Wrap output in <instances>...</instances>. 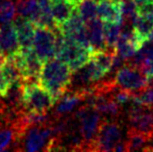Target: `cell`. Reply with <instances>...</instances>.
<instances>
[{
	"instance_id": "4fadbf2b",
	"label": "cell",
	"mask_w": 153,
	"mask_h": 152,
	"mask_svg": "<svg viewBox=\"0 0 153 152\" xmlns=\"http://www.w3.org/2000/svg\"><path fill=\"white\" fill-rule=\"evenodd\" d=\"M21 119L16 123L3 121L0 122V152L10 150V149L14 150L19 134L23 130Z\"/></svg>"
},
{
	"instance_id": "30bf717a",
	"label": "cell",
	"mask_w": 153,
	"mask_h": 152,
	"mask_svg": "<svg viewBox=\"0 0 153 152\" xmlns=\"http://www.w3.org/2000/svg\"><path fill=\"white\" fill-rule=\"evenodd\" d=\"M87 91H75V90H68L56 100L53 106L52 115L55 117L67 116L73 112L76 108H79L80 104L85 103L88 96Z\"/></svg>"
},
{
	"instance_id": "8992f818",
	"label": "cell",
	"mask_w": 153,
	"mask_h": 152,
	"mask_svg": "<svg viewBox=\"0 0 153 152\" xmlns=\"http://www.w3.org/2000/svg\"><path fill=\"white\" fill-rule=\"evenodd\" d=\"M123 120L103 118L99 126L94 146L95 151H114L123 141Z\"/></svg>"
},
{
	"instance_id": "ba28073f",
	"label": "cell",
	"mask_w": 153,
	"mask_h": 152,
	"mask_svg": "<svg viewBox=\"0 0 153 152\" xmlns=\"http://www.w3.org/2000/svg\"><path fill=\"white\" fill-rule=\"evenodd\" d=\"M59 29L46 26H36L32 43V50L42 63L55 57L56 33Z\"/></svg>"
},
{
	"instance_id": "6da1fadb",
	"label": "cell",
	"mask_w": 153,
	"mask_h": 152,
	"mask_svg": "<svg viewBox=\"0 0 153 152\" xmlns=\"http://www.w3.org/2000/svg\"><path fill=\"white\" fill-rule=\"evenodd\" d=\"M72 73V70L66 63L53 57L43 63L39 82L52 95L56 102L62 94L69 90Z\"/></svg>"
},
{
	"instance_id": "ffe728a7",
	"label": "cell",
	"mask_w": 153,
	"mask_h": 152,
	"mask_svg": "<svg viewBox=\"0 0 153 152\" xmlns=\"http://www.w3.org/2000/svg\"><path fill=\"white\" fill-rule=\"evenodd\" d=\"M0 71L10 83L19 80L23 81L21 70L14 56L5 57L3 64L0 67Z\"/></svg>"
},
{
	"instance_id": "4316f807",
	"label": "cell",
	"mask_w": 153,
	"mask_h": 152,
	"mask_svg": "<svg viewBox=\"0 0 153 152\" xmlns=\"http://www.w3.org/2000/svg\"><path fill=\"white\" fill-rule=\"evenodd\" d=\"M150 136H151V147H152V151H153V130L150 133Z\"/></svg>"
},
{
	"instance_id": "9c48e42d",
	"label": "cell",
	"mask_w": 153,
	"mask_h": 152,
	"mask_svg": "<svg viewBox=\"0 0 153 152\" xmlns=\"http://www.w3.org/2000/svg\"><path fill=\"white\" fill-rule=\"evenodd\" d=\"M128 129L151 133L153 130V108L152 106L134 104L125 110Z\"/></svg>"
},
{
	"instance_id": "7c38bea8",
	"label": "cell",
	"mask_w": 153,
	"mask_h": 152,
	"mask_svg": "<svg viewBox=\"0 0 153 152\" xmlns=\"http://www.w3.org/2000/svg\"><path fill=\"white\" fill-rule=\"evenodd\" d=\"M20 51L18 38L12 22L2 24L0 27V52L5 57L15 56Z\"/></svg>"
},
{
	"instance_id": "f546056e",
	"label": "cell",
	"mask_w": 153,
	"mask_h": 152,
	"mask_svg": "<svg viewBox=\"0 0 153 152\" xmlns=\"http://www.w3.org/2000/svg\"><path fill=\"white\" fill-rule=\"evenodd\" d=\"M3 2V0H0V5H1V3Z\"/></svg>"
},
{
	"instance_id": "2e32d148",
	"label": "cell",
	"mask_w": 153,
	"mask_h": 152,
	"mask_svg": "<svg viewBox=\"0 0 153 152\" xmlns=\"http://www.w3.org/2000/svg\"><path fill=\"white\" fill-rule=\"evenodd\" d=\"M124 141L126 151H152L150 133H145V132L127 128L126 138L124 139Z\"/></svg>"
},
{
	"instance_id": "277c9868",
	"label": "cell",
	"mask_w": 153,
	"mask_h": 152,
	"mask_svg": "<svg viewBox=\"0 0 153 152\" xmlns=\"http://www.w3.org/2000/svg\"><path fill=\"white\" fill-rule=\"evenodd\" d=\"M73 117L78 123L79 131L85 142V151H95L94 142L103 119L102 116L93 106L83 103L75 110Z\"/></svg>"
},
{
	"instance_id": "52a82bcc",
	"label": "cell",
	"mask_w": 153,
	"mask_h": 152,
	"mask_svg": "<svg viewBox=\"0 0 153 152\" xmlns=\"http://www.w3.org/2000/svg\"><path fill=\"white\" fill-rule=\"evenodd\" d=\"M114 80L118 87L133 93H140L148 87L149 79L137 66L126 63L114 74Z\"/></svg>"
},
{
	"instance_id": "f1b7e54d",
	"label": "cell",
	"mask_w": 153,
	"mask_h": 152,
	"mask_svg": "<svg viewBox=\"0 0 153 152\" xmlns=\"http://www.w3.org/2000/svg\"><path fill=\"white\" fill-rule=\"evenodd\" d=\"M72 1H74V2H76V3H77V2H78L79 0H72Z\"/></svg>"
},
{
	"instance_id": "cb8c5ba5",
	"label": "cell",
	"mask_w": 153,
	"mask_h": 152,
	"mask_svg": "<svg viewBox=\"0 0 153 152\" xmlns=\"http://www.w3.org/2000/svg\"><path fill=\"white\" fill-rule=\"evenodd\" d=\"M8 85H10V82L6 80V78L0 71V97H3L5 95L6 91L8 89Z\"/></svg>"
},
{
	"instance_id": "ac0fdd59",
	"label": "cell",
	"mask_w": 153,
	"mask_h": 152,
	"mask_svg": "<svg viewBox=\"0 0 153 152\" xmlns=\"http://www.w3.org/2000/svg\"><path fill=\"white\" fill-rule=\"evenodd\" d=\"M132 29L137 39L144 44L153 30V14L137 15L132 23Z\"/></svg>"
},
{
	"instance_id": "e0dca14e",
	"label": "cell",
	"mask_w": 153,
	"mask_h": 152,
	"mask_svg": "<svg viewBox=\"0 0 153 152\" xmlns=\"http://www.w3.org/2000/svg\"><path fill=\"white\" fill-rule=\"evenodd\" d=\"M85 25H87L88 38H89L90 46H91L92 50L96 51L106 48L103 21L99 18H95L85 23Z\"/></svg>"
},
{
	"instance_id": "7a4b0ae2",
	"label": "cell",
	"mask_w": 153,
	"mask_h": 152,
	"mask_svg": "<svg viewBox=\"0 0 153 152\" xmlns=\"http://www.w3.org/2000/svg\"><path fill=\"white\" fill-rule=\"evenodd\" d=\"M51 122L25 127L19 134L14 150L28 152L50 151L52 143L55 140Z\"/></svg>"
},
{
	"instance_id": "3957f363",
	"label": "cell",
	"mask_w": 153,
	"mask_h": 152,
	"mask_svg": "<svg viewBox=\"0 0 153 152\" xmlns=\"http://www.w3.org/2000/svg\"><path fill=\"white\" fill-rule=\"evenodd\" d=\"M92 52V49L82 47L75 41L64 37L59 29L57 30L55 57L66 63L72 72L85 66L91 59Z\"/></svg>"
},
{
	"instance_id": "5bb4252c",
	"label": "cell",
	"mask_w": 153,
	"mask_h": 152,
	"mask_svg": "<svg viewBox=\"0 0 153 152\" xmlns=\"http://www.w3.org/2000/svg\"><path fill=\"white\" fill-rule=\"evenodd\" d=\"M51 15L57 28L62 26L76 10L77 3L72 0H49Z\"/></svg>"
},
{
	"instance_id": "484cf974",
	"label": "cell",
	"mask_w": 153,
	"mask_h": 152,
	"mask_svg": "<svg viewBox=\"0 0 153 152\" xmlns=\"http://www.w3.org/2000/svg\"><path fill=\"white\" fill-rule=\"evenodd\" d=\"M4 59H5V56H4V55L2 54L1 52H0V67H1V65H2V64H3Z\"/></svg>"
},
{
	"instance_id": "9a60e30c",
	"label": "cell",
	"mask_w": 153,
	"mask_h": 152,
	"mask_svg": "<svg viewBox=\"0 0 153 152\" xmlns=\"http://www.w3.org/2000/svg\"><path fill=\"white\" fill-rule=\"evenodd\" d=\"M98 18L103 22H123L121 0H96Z\"/></svg>"
},
{
	"instance_id": "83f0119b",
	"label": "cell",
	"mask_w": 153,
	"mask_h": 152,
	"mask_svg": "<svg viewBox=\"0 0 153 152\" xmlns=\"http://www.w3.org/2000/svg\"><path fill=\"white\" fill-rule=\"evenodd\" d=\"M148 40H153V30L151 31V33H150L149 39H148Z\"/></svg>"
},
{
	"instance_id": "8fae6325",
	"label": "cell",
	"mask_w": 153,
	"mask_h": 152,
	"mask_svg": "<svg viewBox=\"0 0 153 152\" xmlns=\"http://www.w3.org/2000/svg\"><path fill=\"white\" fill-rule=\"evenodd\" d=\"M13 24H14L15 29H16L20 50L25 51L32 49L36 25L29 19L19 16V15H17L14 18Z\"/></svg>"
},
{
	"instance_id": "d6986e66",
	"label": "cell",
	"mask_w": 153,
	"mask_h": 152,
	"mask_svg": "<svg viewBox=\"0 0 153 152\" xmlns=\"http://www.w3.org/2000/svg\"><path fill=\"white\" fill-rule=\"evenodd\" d=\"M16 12L17 15L29 19L34 25H36L41 16L40 1L39 0H18Z\"/></svg>"
},
{
	"instance_id": "7402d4cb",
	"label": "cell",
	"mask_w": 153,
	"mask_h": 152,
	"mask_svg": "<svg viewBox=\"0 0 153 152\" xmlns=\"http://www.w3.org/2000/svg\"><path fill=\"white\" fill-rule=\"evenodd\" d=\"M76 10L85 23L98 17L96 0H79L77 2Z\"/></svg>"
},
{
	"instance_id": "603a6c76",
	"label": "cell",
	"mask_w": 153,
	"mask_h": 152,
	"mask_svg": "<svg viewBox=\"0 0 153 152\" xmlns=\"http://www.w3.org/2000/svg\"><path fill=\"white\" fill-rule=\"evenodd\" d=\"M16 5L12 0H3L0 5V25L12 22L16 17Z\"/></svg>"
},
{
	"instance_id": "d4e9b609",
	"label": "cell",
	"mask_w": 153,
	"mask_h": 152,
	"mask_svg": "<svg viewBox=\"0 0 153 152\" xmlns=\"http://www.w3.org/2000/svg\"><path fill=\"white\" fill-rule=\"evenodd\" d=\"M142 71L145 73V75L147 76V78L149 79H152L153 78V59L150 61L147 65H145L143 68H141Z\"/></svg>"
},
{
	"instance_id": "5b68a950",
	"label": "cell",
	"mask_w": 153,
	"mask_h": 152,
	"mask_svg": "<svg viewBox=\"0 0 153 152\" xmlns=\"http://www.w3.org/2000/svg\"><path fill=\"white\" fill-rule=\"evenodd\" d=\"M54 104L55 99L41 85L36 82L23 83V108L25 112L48 113Z\"/></svg>"
},
{
	"instance_id": "44dd1931",
	"label": "cell",
	"mask_w": 153,
	"mask_h": 152,
	"mask_svg": "<svg viewBox=\"0 0 153 152\" xmlns=\"http://www.w3.org/2000/svg\"><path fill=\"white\" fill-rule=\"evenodd\" d=\"M123 22H105L104 24V38L106 48L116 49V45L122 31Z\"/></svg>"
}]
</instances>
